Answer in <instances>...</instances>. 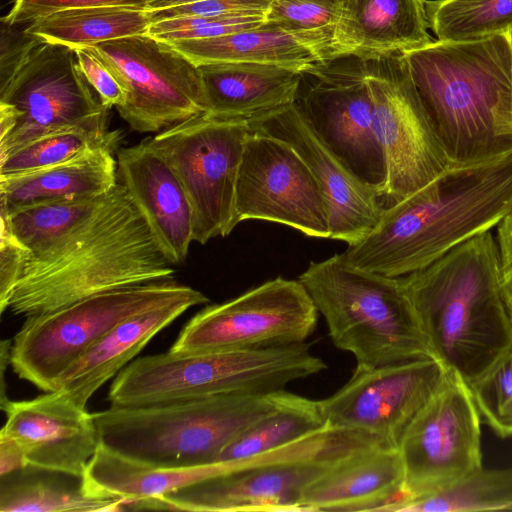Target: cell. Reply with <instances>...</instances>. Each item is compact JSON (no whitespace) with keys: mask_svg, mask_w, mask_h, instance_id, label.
<instances>
[{"mask_svg":"<svg viewBox=\"0 0 512 512\" xmlns=\"http://www.w3.org/2000/svg\"><path fill=\"white\" fill-rule=\"evenodd\" d=\"M26 250L1 227L0 232V312L7 309L8 300L18 281Z\"/></svg>","mask_w":512,"mask_h":512,"instance_id":"b9f144b4","label":"cell"},{"mask_svg":"<svg viewBox=\"0 0 512 512\" xmlns=\"http://www.w3.org/2000/svg\"><path fill=\"white\" fill-rule=\"evenodd\" d=\"M398 449L373 446L341 460L304 490L302 511H384L404 484Z\"/></svg>","mask_w":512,"mask_h":512,"instance_id":"cb8c5ba5","label":"cell"},{"mask_svg":"<svg viewBox=\"0 0 512 512\" xmlns=\"http://www.w3.org/2000/svg\"><path fill=\"white\" fill-rule=\"evenodd\" d=\"M190 288L173 278L159 280L99 293L25 318L10 349L13 371L44 392L54 391L62 375L117 324Z\"/></svg>","mask_w":512,"mask_h":512,"instance_id":"30bf717a","label":"cell"},{"mask_svg":"<svg viewBox=\"0 0 512 512\" xmlns=\"http://www.w3.org/2000/svg\"><path fill=\"white\" fill-rule=\"evenodd\" d=\"M247 121L251 131L287 143L305 161L328 203L330 239L353 245L376 225L385 208L381 197L327 149L295 102Z\"/></svg>","mask_w":512,"mask_h":512,"instance_id":"d6986e66","label":"cell"},{"mask_svg":"<svg viewBox=\"0 0 512 512\" xmlns=\"http://www.w3.org/2000/svg\"><path fill=\"white\" fill-rule=\"evenodd\" d=\"M88 48L117 77L126 92L119 115L133 131L158 133L207 112L198 66L148 33Z\"/></svg>","mask_w":512,"mask_h":512,"instance_id":"4fadbf2b","label":"cell"},{"mask_svg":"<svg viewBox=\"0 0 512 512\" xmlns=\"http://www.w3.org/2000/svg\"><path fill=\"white\" fill-rule=\"evenodd\" d=\"M512 510V468L473 470L434 493L388 505L391 512Z\"/></svg>","mask_w":512,"mask_h":512,"instance_id":"1f68e13d","label":"cell"},{"mask_svg":"<svg viewBox=\"0 0 512 512\" xmlns=\"http://www.w3.org/2000/svg\"><path fill=\"white\" fill-rule=\"evenodd\" d=\"M274 0H204L200 2L146 10L151 23L181 17L245 15L266 17Z\"/></svg>","mask_w":512,"mask_h":512,"instance_id":"f35d334b","label":"cell"},{"mask_svg":"<svg viewBox=\"0 0 512 512\" xmlns=\"http://www.w3.org/2000/svg\"><path fill=\"white\" fill-rule=\"evenodd\" d=\"M320 400L297 394L250 425L221 452L217 463L244 461L298 441L327 427Z\"/></svg>","mask_w":512,"mask_h":512,"instance_id":"4dcf8cb0","label":"cell"},{"mask_svg":"<svg viewBox=\"0 0 512 512\" xmlns=\"http://www.w3.org/2000/svg\"><path fill=\"white\" fill-rule=\"evenodd\" d=\"M80 68L104 107L125 103L126 92L117 77L88 48L75 49Z\"/></svg>","mask_w":512,"mask_h":512,"instance_id":"60d3db41","label":"cell"},{"mask_svg":"<svg viewBox=\"0 0 512 512\" xmlns=\"http://www.w3.org/2000/svg\"><path fill=\"white\" fill-rule=\"evenodd\" d=\"M207 112L229 119H251L297 99L303 72L278 65L223 62L198 66Z\"/></svg>","mask_w":512,"mask_h":512,"instance_id":"484cf974","label":"cell"},{"mask_svg":"<svg viewBox=\"0 0 512 512\" xmlns=\"http://www.w3.org/2000/svg\"><path fill=\"white\" fill-rule=\"evenodd\" d=\"M151 0H14L9 13L1 19L10 26L28 24L54 12L95 6H127L146 8Z\"/></svg>","mask_w":512,"mask_h":512,"instance_id":"ab89813d","label":"cell"},{"mask_svg":"<svg viewBox=\"0 0 512 512\" xmlns=\"http://www.w3.org/2000/svg\"><path fill=\"white\" fill-rule=\"evenodd\" d=\"M305 73L312 81L295 101L303 118L327 149L382 200L387 166L374 124L366 62L342 57Z\"/></svg>","mask_w":512,"mask_h":512,"instance_id":"5bb4252c","label":"cell"},{"mask_svg":"<svg viewBox=\"0 0 512 512\" xmlns=\"http://www.w3.org/2000/svg\"><path fill=\"white\" fill-rule=\"evenodd\" d=\"M469 388L484 422L499 437H511L512 348Z\"/></svg>","mask_w":512,"mask_h":512,"instance_id":"8d00e7d4","label":"cell"},{"mask_svg":"<svg viewBox=\"0 0 512 512\" xmlns=\"http://www.w3.org/2000/svg\"><path fill=\"white\" fill-rule=\"evenodd\" d=\"M327 368L305 342L257 349L166 353L130 362L113 380L111 406L138 407L227 394H269Z\"/></svg>","mask_w":512,"mask_h":512,"instance_id":"52a82bcc","label":"cell"},{"mask_svg":"<svg viewBox=\"0 0 512 512\" xmlns=\"http://www.w3.org/2000/svg\"><path fill=\"white\" fill-rule=\"evenodd\" d=\"M292 393L227 394L93 413L99 444L154 467L217 463L223 449Z\"/></svg>","mask_w":512,"mask_h":512,"instance_id":"5b68a950","label":"cell"},{"mask_svg":"<svg viewBox=\"0 0 512 512\" xmlns=\"http://www.w3.org/2000/svg\"><path fill=\"white\" fill-rule=\"evenodd\" d=\"M120 133L105 127H78L50 133L0 158V177L21 175L69 161L89 149L119 143Z\"/></svg>","mask_w":512,"mask_h":512,"instance_id":"e575fe53","label":"cell"},{"mask_svg":"<svg viewBox=\"0 0 512 512\" xmlns=\"http://www.w3.org/2000/svg\"><path fill=\"white\" fill-rule=\"evenodd\" d=\"M512 210V152L452 166L402 201L343 253L352 266L399 278L490 231Z\"/></svg>","mask_w":512,"mask_h":512,"instance_id":"6da1fadb","label":"cell"},{"mask_svg":"<svg viewBox=\"0 0 512 512\" xmlns=\"http://www.w3.org/2000/svg\"><path fill=\"white\" fill-rule=\"evenodd\" d=\"M509 33H510V36H511V38H512V29L509 31Z\"/></svg>","mask_w":512,"mask_h":512,"instance_id":"bcb514c9","label":"cell"},{"mask_svg":"<svg viewBox=\"0 0 512 512\" xmlns=\"http://www.w3.org/2000/svg\"><path fill=\"white\" fill-rule=\"evenodd\" d=\"M480 418L469 386L449 369L402 438L405 477L394 502L434 493L482 467Z\"/></svg>","mask_w":512,"mask_h":512,"instance_id":"2e32d148","label":"cell"},{"mask_svg":"<svg viewBox=\"0 0 512 512\" xmlns=\"http://www.w3.org/2000/svg\"><path fill=\"white\" fill-rule=\"evenodd\" d=\"M250 132L245 119L203 112L148 140L187 194L193 211V241L205 244L235 228L236 182Z\"/></svg>","mask_w":512,"mask_h":512,"instance_id":"8fae6325","label":"cell"},{"mask_svg":"<svg viewBox=\"0 0 512 512\" xmlns=\"http://www.w3.org/2000/svg\"><path fill=\"white\" fill-rule=\"evenodd\" d=\"M151 22L140 7L70 8L37 18L24 27L27 35L72 49L89 47L148 32Z\"/></svg>","mask_w":512,"mask_h":512,"instance_id":"f1b7e54d","label":"cell"},{"mask_svg":"<svg viewBox=\"0 0 512 512\" xmlns=\"http://www.w3.org/2000/svg\"><path fill=\"white\" fill-rule=\"evenodd\" d=\"M119 143L87 150L64 163L21 175L0 177V214L63 201L107 194L117 184L113 152Z\"/></svg>","mask_w":512,"mask_h":512,"instance_id":"d4e9b609","label":"cell"},{"mask_svg":"<svg viewBox=\"0 0 512 512\" xmlns=\"http://www.w3.org/2000/svg\"><path fill=\"white\" fill-rule=\"evenodd\" d=\"M108 193L91 199L38 205L10 215L0 214L1 227L26 250L25 256L39 255L87 222Z\"/></svg>","mask_w":512,"mask_h":512,"instance_id":"d6a6232c","label":"cell"},{"mask_svg":"<svg viewBox=\"0 0 512 512\" xmlns=\"http://www.w3.org/2000/svg\"><path fill=\"white\" fill-rule=\"evenodd\" d=\"M423 0H341L333 60L383 59L430 44Z\"/></svg>","mask_w":512,"mask_h":512,"instance_id":"603a6c76","label":"cell"},{"mask_svg":"<svg viewBox=\"0 0 512 512\" xmlns=\"http://www.w3.org/2000/svg\"><path fill=\"white\" fill-rule=\"evenodd\" d=\"M340 5L341 0H274L266 21L299 37L329 62Z\"/></svg>","mask_w":512,"mask_h":512,"instance_id":"d590c367","label":"cell"},{"mask_svg":"<svg viewBox=\"0 0 512 512\" xmlns=\"http://www.w3.org/2000/svg\"><path fill=\"white\" fill-rule=\"evenodd\" d=\"M118 177L171 264L193 241V211L177 176L148 140L117 153Z\"/></svg>","mask_w":512,"mask_h":512,"instance_id":"44dd1931","label":"cell"},{"mask_svg":"<svg viewBox=\"0 0 512 512\" xmlns=\"http://www.w3.org/2000/svg\"><path fill=\"white\" fill-rule=\"evenodd\" d=\"M319 312L299 280L266 281L220 304L208 305L183 327L171 352L257 350L305 343Z\"/></svg>","mask_w":512,"mask_h":512,"instance_id":"7c38bea8","label":"cell"},{"mask_svg":"<svg viewBox=\"0 0 512 512\" xmlns=\"http://www.w3.org/2000/svg\"><path fill=\"white\" fill-rule=\"evenodd\" d=\"M204 0H151L147 6L146 10H157V9H164V8H170L195 2H200Z\"/></svg>","mask_w":512,"mask_h":512,"instance_id":"f6af8a7d","label":"cell"},{"mask_svg":"<svg viewBox=\"0 0 512 512\" xmlns=\"http://www.w3.org/2000/svg\"><path fill=\"white\" fill-rule=\"evenodd\" d=\"M208 302L207 296L191 287L172 300L125 319L62 375L55 390L86 409L92 395L125 368L157 333L189 308Z\"/></svg>","mask_w":512,"mask_h":512,"instance_id":"7402d4cb","label":"cell"},{"mask_svg":"<svg viewBox=\"0 0 512 512\" xmlns=\"http://www.w3.org/2000/svg\"><path fill=\"white\" fill-rule=\"evenodd\" d=\"M374 124L384 149L385 207L452 167L411 80L402 53L365 61Z\"/></svg>","mask_w":512,"mask_h":512,"instance_id":"9a60e30c","label":"cell"},{"mask_svg":"<svg viewBox=\"0 0 512 512\" xmlns=\"http://www.w3.org/2000/svg\"><path fill=\"white\" fill-rule=\"evenodd\" d=\"M1 408V433L20 446L28 466L83 478L99 446L92 414L56 390Z\"/></svg>","mask_w":512,"mask_h":512,"instance_id":"ffe728a7","label":"cell"},{"mask_svg":"<svg viewBox=\"0 0 512 512\" xmlns=\"http://www.w3.org/2000/svg\"><path fill=\"white\" fill-rule=\"evenodd\" d=\"M28 467L20 446L0 432V475L4 477Z\"/></svg>","mask_w":512,"mask_h":512,"instance_id":"ee69618b","label":"cell"},{"mask_svg":"<svg viewBox=\"0 0 512 512\" xmlns=\"http://www.w3.org/2000/svg\"><path fill=\"white\" fill-rule=\"evenodd\" d=\"M399 278L435 358L468 386L512 348V321L499 287L491 230Z\"/></svg>","mask_w":512,"mask_h":512,"instance_id":"277c9868","label":"cell"},{"mask_svg":"<svg viewBox=\"0 0 512 512\" xmlns=\"http://www.w3.org/2000/svg\"><path fill=\"white\" fill-rule=\"evenodd\" d=\"M1 477V512H96L125 510L123 499L89 492L80 479L75 484L25 473Z\"/></svg>","mask_w":512,"mask_h":512,"instance_id":"f546056e","label":"cell"},{"mask_svg":"<svg viewBox=\"0 0 512 512\" xmlns=\"http://www.w3.org/2000/svg\"><path fill=\"white\" fill-rule=\"evenodd\" d=\"M171 265L117 183L74 233L39 255L24 254L7 309L25 318L44 315L99 293L172 279Z\"/></svg>","mask_w":512,"mask_h":512,"instance_id":"7a4b0ae2","label":"cell"},{"mask_svg":"<svg viewBox=\"0 0 512 512\" xmlns=\"http://www.w3.org/2000/svg\"><path fill=\"white\" fill-rule=\"evenodd\" d=\"M298 280L324 317L333 344L351 353L356 366L435 358L400 278L356 268L341 253L311 262Z\"/></svg>","mask_w":512,"mask_h":512,"instance_id":"8992f818","label":"cell"},{"mask_svg":"<svg viewBox=\"0 0 512 512\" xmlns=\"http://www.w3.org/2000/svg\"><path fill=\"white\" fill-rule=\"evenodd\" d=\"M452 166L512 152V38L432 41L402 53Z\"/></svg>","mask_w":512,"mask_h":512,"instance_id":"3957f363","label":"cell"},{"mask_svg":"<svg viewBox=\"0 0 512 512\" xmlns=\"http://www.w3.org/2000/svg\"><path fill=\"white\" fill-rule=\"evenodd\" d=\"M248 219L330 238L328 203L305 161L287 143L253 131L244 143L235 193V224Z\"/></svg>","mask_w":512,"mask_h":512,"instance_id":"ac0fdd59","label":"cell"},{"mask_svg":"<svg viewBox=\"0 0 512 512\" xmlns=\"http://www.w3.org/2000/svg\"><path fill=\"white\" fill-rule=\"evenodd\" d=\"M373 446L374 436L327 426L289 445L239 462L177 491L141 502L140 510L293 512L304 490L349 455Z\"/></svg>","mask_w":512,"mask_h":512,"instance_id":"ba28073f","label":"cell"},{"mask_svg":"<svg viewBox=\"0 0 512 512\" xmlns=\"http://www.w3.org/2000/svg\"><path fill=\"white\" fill-rule=\"evenodd\" d=\"M425 7L438 41L478 40L512 29V0H434Z\"/></svg>","mask_w":512,"mask_h":512,"instance_id":"836d02e7","label":"cell"},{"mask_svg":"<svg viewBox=\"0 0 512 512\" xmlns=\"http://www.w3.org/2000/svg\"><path fill=\"white\" fill-rule=\"evenodd\" d=\"M495 241L499 287L512 321V210L496 226Z\"/></svg>","mask_w":512,"mask_h":512,"instance_id":"7bdbcfd3","label":"cell"},{"mask_svg":"<svg viewBox=\"0 0 512 512\" xmlns=\"http://www.w3.org/2000/svg\"><path fill=\"white\" fill-rule=\"evenodd\" d=\"M168 43L196 66L249 62L278 65L304 73L326 63L314 47L266 20L258 26L230 34Z\"/></svg>","mask_w":512,"mask_h":512,"instance_id":"4316f807","label":"cell"},{"mask_svg":"<svg viewBox=\"0 0 512 512\" xmlns=\"http://www.w3.org/2000/svg\"><path fill=\"white\" fill-rule=\"evenodd\" d=\"M223 463L161 468L138 462L98 446L87 464L83 486L91 493L123 499L125 509L159 498L223 470Z\"/></svg>","mask_w":512,"mask_h":512,"instance_id":"83f0119b","label":"cell"},{"mask_svg":"<svg viewBox=\"0 0 512 512\" xmlns=\"http://www.w3.org/2000/svg\"><path fill=\"white\" fill-rule=\"evenodd\" d=\"M448 370L435 358L356 366L340 389L320 400L326 423L370 434L384 447L399 450L408 427L442 386Z\"/></svg>","mask_w":512,"mask_h":512,"instance_id":"e0dca14e","label":"cell"},{"mask_svg":"<svg viewBox=\"0 0 512 512\" xmlns=\"http://www.w3.org/2000/svg\"><path fill=\"white\" fill-rule=\"evenodd\" d=\"M264 16L213 15L167 19L151 23L148 34L165 41L212 38L258 26Z\"/></svg>","mask_w":512,"mask_h":512,"instance_id":"74e56055","label":"cell"},{"mask_svg":"<svg viewBox=\"0 0 512 512\" xmlns=\"http://www.w3.org/2000/svg\"><path fill=\"white\" fill-rule=\"evenodd\" d=\"M2 22L0 103L15 115L0 140V158L50 133L105 127L108 110L95 96L75 49L27 35Z\"/></svg>","mask_w":512,"mask_h":512,"instance_id":"9c48e42d","label":"cell"}]
</instances>
